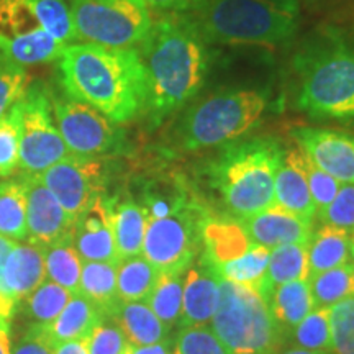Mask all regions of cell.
Listing matches in <instances>:
<instances>
[{"label":"cell","mask_w":354,"mask_h":354,"mask_svg":"<svg viewBox=\"0 0 354 354\" xmlns=\"http://www.w3.org/2000/svg\"><path fill=\"white\" fill-rule=\"evenodd\" d=\"M57 79L66 95L117 125L143 115L145 71L136 48L71 43L57 59Z\"/></svg>","instance_id":"obj_2"},{"label":"cell","mask_w":354,"mask_h":354,"mask_svg":"<svg viewBox=\"0 0 354 354\" xmlns=\"http://www.w3.org/2000/svg\"><path fill=\"white\" fill-rule=\"evenodd\" d=\"M184 279L185 271H161L151 295L146 300L167 330L179 325L183 315Z\"/></svg>","instance_id":"obj_30"},{"label":"cell","mask_w":354,"mask_h":354,"mask_svg":"<svg viewBox=\"0 0 354 354\" xmlns=\"http://www.w3.org/2000/svg\"><path fill=\"white\" fill-rule=\"evenodd\" d=\"M71 297L73 294L64 287L53 281H44L20 304V307L24 308L32 325H50L63 312Z\"/></svg>","instance_id":"obj_33"},{"label":"cell","mask_w":354,"mask_h":354,"mask_svg":"<svg viewBox=\"0 0 354 354\" xmlns=\"http://www.w3.org/2000/svg\"><path fill=\"white\" fill-rule=\"evenodd\" d=\"M172 354H174V351H172Z\"/></svg>","instance_id":"obj_52"},{"label":"cell","mask_w":354,"mask_h":354,"mask_svg":"<svg viewBox=\"0 0 354 354\" xmlns=\"http://www.w3.org/2000/svg\"><path fill=\"white\" fill-rule=\"evenodd\" d=\"M268 105V95L256 88L212 94L180 117L176 127L177 145L184 151H197L240 140L259 125Z\"/></svg>","instance_id":"obj_7"},{"label":"cell","mask_w":354,"mask_h":354,"mask_svg":"<svg viewBox=\"0 0 354 354\" xmlns=\"http://www.w3.org/2000/svg\"><path fill=\"white\" fill-rule=\"evenodd\" d=\"M73 245L82 261L118 264L107 197H100L76 220Z\"/></svg>","instance_id":"obj_19"},{"label":"cell","mask_w":354,"mask_h":354,"mask_svg":"<svg viewBox=\"0 0 354 354\" xmlns=\"http://www.w3.org/2000/svg\"><path fill=\"white\" fill-rule=\"evenodd\" d=\"M304 167H305V176H307L310 194H312L313 203H315V209L318 214V212L326 209V207L333 202V198L336 197V194H338L342 183H338L335 177H331L328 174V172L320 169V167H318L315 162L307 156V154H305L304 158Z\"/></svg>","instance_id":"obj_41"},{"label":"cell","mask_w":354,"mask_h":354,"mask_svg":"<svg viewBox=\"0 0 354 354\" xmlns=\"http://www.w3.org/2000/svg\"><path fill=\"white\" fill-rule=\"evenodd\" d=\"M74 28L84 43L138 48L153 25L141 0H69Z\"/></svg>","instance_id":"obj_9"},{"label":"cell","mask_w":354,"mask_h":354,"mask_svg":"<svg viewBox=\"0 0 354 354\" xmlns=\"http://www.w3.org/2000/svg\"><path fill=\"white\" fill-rule=\"evenodd\" d=\"M159 271L143 254L117 264V290L123 302H146L156 286Z\"/></svg>","instance_id":"obj_28"},{"label":"cell","mask_w":354,"mask_h":354,"mask_svg":"<svg viewBox=\"0 0 354 354\" xmlns=\"http://www.w3.org/2000/svg\"><path fill=\"white\" fill-rule=\"evenodd\" d=\"M294 346L317 353H335L331 343L330 308L313 307L302 322L292 330L289 338Z\"/></svg>","instance_id":"obj_35"},{"label":"cell","mask_w":354,"mask_h":354,"mask_svg":"<svg viewBox=\"0 0 354 354\" xmlns=\"http://www.w3.org/2000/svg\"><path fill=\"white\" fill-rule=\"evenodd\" d=\"M220 304V277L201 256L185 271L183 315L179 326H203L212 322Z\"/></svg>","instance_id":"obj_18"},{"label":"cell","mask_w":354,"mask_h":354,"mask_svg":"<svg viewBox=\"0 0 354 354\" xmlns=\"http://www.w3.org/2000/svg\"><path fill=\"white\" fill-rule=\"evenodd\" d=\"M212 330L232 354H274L286 343L268 304L250 287L220 279Z\"/></svg>","instance_id":"obj_8"},{"label":"cell","mask_w":354,"mask_h":354,"mask_svg":"<svg viewBox=\"0 0 354 354\" xmlns=\"http://www.w3.org/2000/svg\"><path fill=\"white\" fill-rule=\"evenodd\" d=\"M307 248L308 243H292L272 248L263 282L256 292L266 304L279 286L308 277Z\"/></svg>","instance_id":"obj_23"},{"label":"cell","mask_w":354,"mask_h":354,"mask_svg":"<svg viewBox=\"0 0 354 354\" xmlns=\"http://www.w3.org/2000/svg\"><path fill=\"white\" fill-rule=\"evenodd\" d=\"M44 281L43 248L17 243L0 269V317L10 320L20 304Z\"/></svg>","instance_id":"obj_15"},{"label":"cell","mask_w":354,"mask_h":354,"mask_svg":"<svg viewBox=\"0 0 354 354\" xmlns=\"http://www.w3.org/2000/svg\"><path fill=\"white\" fill-rule=\"evenodd\" d=\"M44 266H46V277H50V281L64 287L73 295L81 294L79 282H81L82 259L73 243H63L44 250Z\"/></svg>","instance_id":"obj_34"},{"label":"cell","mask_w":354,"mask_h":354,"mask_svg":"<svg viewBox=\"0 0 354 354\" xmlns=\"http://www.w3.org/2000/svg\"><path fill=\"white\" fill-rule=\"evenodd\" d=\"M331 343L335 354L354 351V297L344 299L330 307Z\"/></svg>","instance_id":"obj_37"},{"label":"cell","mask_w":354,"mask_h":354,"mask_svg":"<svg viewBox=\"0 0 354 354\" xmlns=\"http://www.w3.org/2000/svg\"><path fill=\"white\" fill-rule=\"evenodd\" d=\"M268 307L287 342L292 330L315 307L307 279H299V281L279 286L269 299Z\"/></svg>","instance_id":"obj_24"},{"label":"cell","mask_w":354,"mask_h":354,"mask_svg":"<svg viewBox=\"0 0 354 354\" xmlns=\"http://www.w3.org/2000/svg\"><path fill=\"white\" fill-rule=\"evenodd\" d=\"M10 331H8V322H0V354H10Z\"/></svg>","instance_id":"obj_47"},{"label":"cell","mask_w":354,"mask_h":354,"mask_svg":"<svg viewBox=\"0 0 354 354\" xmlns=\"http://www.w3.org/2000/svg\"><path fill=\"white\" fill-rule=\"evenodd\" d=\"M308 279L349 263V232L348 230L322 225L312 234L307 248Z\"/></svg>","instance_id":"obj_26"},{"label":"cell","mask_w":354,"mask_h":354,"mask_svg":"<svg viewBox=\"0 0 354 354\" xmlns=\"http://www.w3.org/2000/svg\"><path fill=\"white\" fill-rule=\"evenodd\" d=\"M26 194V241L48 248L73 243L76 218L63 209L38 176L20 174Z\"/></svg>","instance_id":"obj_14"},{"label":"cell","mask_w":354,"mask_h":354,"mask_svg":"<svg viewBox=\"0 0 354 354\" xmlns=\"http://www.w3.org/2000/svg\"><path fill=\"white\" fill-rule=\"evenodd\" d=\"M146 7H151L154 10H166L174 13L196 12L201 8L207 0H141Z\"/></svg>","instance_id":"obj_44"},{"label":"cell","mask_w":354,"mask_h":354,"mask_svg":"<svg viewBox=\"0 0 354 354\" xmlns=\"http://www.w3.org/2000/svg\"><path fill=\"white\" fill-rule=\"evenodd\" d=\"M304 158L305 154L299 146L287 149L282 154L281 166L274 180V205L313 220L317 216V209L305 176Z\"/></svg>","instance_id":"obj_20"},{"label":"cell","mask_w":354,"mask_h":354,"mask_svg":"<svg viewBox=\"0 0 354 354\" xmlns=\"http://www.w3.org/2000/svg\"><path fill=\"white\" fill-rule=\"evenodd\" d=\"M55 354H88L87 339H74V342L56 344Z\"/></svg>","instance_id":"obj_46"},{"label":"cell","mask_w":354,"mask_h":354,"mask_svg":"<svg viewBox=\"0 0 354 354\" xmlns=\"http://www.w3.org/2000/svg\"><path fill=\"white\" fill-rule=\"evenodd\" d=\"M240 223L251 243L268 250L292 243H308L313 234V220L290 214L277 205L241 218Z\"/></svg>","instance_id":"obj_17"},{"label":"cell","mask_w":354,"mask_h":354,"mask_svg":"<svg viewBox=\"0 0 354 354\" xmlns=\"http://www.w3.org/2000/svg\"><path fill=\"white\" fill-rule=\"evenodd\" d=\"M313 305L326 307L354 297V264L346 263L308 279Z\"/></svg>","instance_id":"obj_31"},{"label":"cell","mask_w":354,"mask_h":354,"mask_svg":"<svg viewBox=\"0 0 354 354\" xmlns=\"http://www.w3.org/2000/svg\"><path fill=\"white\" fill-rule=\"evenodd\" d=\"M107 203L118 258L122 261L141 254L146 230V214L141 203L118 197H107Z\"/></svg>","instance_id":"obj_21"},{"label":"cell","mask_w":354,"mask_h":354,"mask_svg":"<svg viewBox=\"0 0 354 354\" xmlns=\"http://www.w3.org/2000/svg\"><path fill=\"white\" fill-rule=\"evenodd\" d=\"M50 95L57 130L74 156L100 158L122 151L123 133L117 123L64 92L50 88Z\"/></svg>","instance_id":"obj_11"},{"label":"cell","mask_w":354,"mask_h":354,"mask_svg":"<svg viewBox=\"0 0 354 354\" xmlns=\"http://www.w3.org/2000/svg\"><path fill=\"white\" fill-rule=\"evenodd\" d=\"M295 143L315 165L342 184L354 185V135L326 128L299 127Z\"/></svg>","instance_id":"obj_16"},{"label":"cell","mask_w":354,"mask_h":354,"mask_svg":"<svg viewBox=\"0 0 354 354\" xmlns=\"http://www.w3.org/2000/svg\"><path fill=\"white\" fill-rule=\"evenodd\" d=\"M274 354H335V353H317V351H308V349H304V348H297V346H290V348H286V349H279Z\"/></svg>","instance_id":"obj_48"},{"label":"cell","mask_w":354,"mask_h":354,"mask_svg":"<svg viewBox=\"0 0 354 354\" xmlns=\"http://www.w3.org/2000/svg\"><path fill=\"white\" fill-rule=\"evenodd\" d=\"M349 354H354V351H353V353H349Z\"/></svg>","instance_id":"obj_51"},{"label":"cell","mask_w":354,"mask_h":354,"mask_svg":"<svg viewBox=\"0 0 354 354\" xmlns=\"http://www.w3.org/2000/svg\"><path fill=\"white\" fill-rule=\"evenodd\" d=\"M3 320H6V318H2V317H0V322H3ZM8 322V320H7Z\"/></svg>","instance_id":"obj_50"},{"label":"cell","mask_w":354,"mask_h":354,"mask_svg":"<svg viewBox=\"0 0 354 354\" xmlns=\"http://www.w3.org/2000/svg\"><path fill=\"white\" fill-rule=\"evenodd\" d=\"M297 105L312 118L354 120V48L338 33L312 38L297 53Z\"/></svg>","instance_id":"obj_4"},{"label":"cell","mask_w":354,"mask_h":354,"mask_svg":"<svg viewBox=\"0 0 354 354\" xmlns=\"http://www.w3.org/2000/svg\"><path fill=\"white\" fill-rule=\"evenodd\" d=\"M10 354H55V344L44 325H30L13 344Z\"/></svg>","instance_id":"obj_43"},{"label":"cell","mask_w":354,"mask_h":354,"mask_svg":"<svg viewBox=\"0 0 354 354\" xmlns=\"http://www.w3.org/2000/svg\"><path fill=\"white\" fill-rule=\"evenodd\" d=\"M323 225H333V227L348 230L354 228V185L342 184L338 194L326 209L317 214Z\"/></svg>","instance_id":"obj_42"},{"label":"cell","mask_w":354,"mask_h":354,"mask_svg":"<svg viewBox=\"0 0 354 354\" xmlns=\"http://www.w3.org/2000/svg\"><path fill=\"white\" fill-rule=\"evenodd\" d=\"M123 354H172L171 342L169 339H162V342L148 344V346H133V344H127L125 353Z\"/></svg>","instance_id":"obj_45"},{"label":"cell","mask_w":354,"mask_h":354,"mask_svg":"<svg viewBox=\"0 0 354 354\" xmlns=\"http://www.w3.org/2000/svg\"><path fill=\"white\" fill-rule=\"evenodd\" d=\"M21 136V99L0 117V179L19 169Z\"/></svg>","instance_id":"obj_36"},{"label":"cell","mask_w":354,"mask_h":354,"mask_svg":"<svg viewBox=\"0 0 354 354\" xmlns=\"http://www.w3.org/2000/svg\"><path fill=\"white\" fill-rule=\"evenodd\" d=\"M104 318L105 313L94 302L77 294L71 297L63 312L44 328L56 346L74 339H87Z\"/></svg>","instance_id":"obj_22"},{"label":"cell","mask_w":354,"mask_h":354,"mask_svg":"<svg viewBox=\"0 0 354 354\" xmlns=\"http://www.w3.org/2000/svg\"><path fill=\"white\" fill-rule=\"evenodd\" d=\"M192 20L207 43L276 48L299 28L295 0H207Z\"/></svg>","instance_id":"obj_5"},{"label":"cell","mask_w":354,"mask_h":354,"mask_svg":"<svg viewBox=\"0 0 354 354\" xmlns=\"http://www.w3.org/2000/svg\"><path fill=\"white\" fill-rule=\"evenodd\" d=\"M276 138L234 140L221 146L207 166L210 187L234 218L256 215L274 205V180L282 161Z\"/></svg>","instance_id":"obj_3"},{"label":"cell","mask_w":354,"mask_h":354,"mask_svg":"<svg viewBox=\"0 0 354 354\" xmlns=\"http://www.w3.org/2000/svg\"><path fill=\"white\" fill-rule=\"evenodd\" d=\"M79 292L94 302L105 313V317L112 315L120 302L117 290V264L82 261Z\"/></svg>","instance_id":"obj_27"},{"label":"cell","mask_w":354,"mask_h":354,"mask_svg":"<svg viewBox=\"0 0 354 354\" xmlns=\"http://www.w3.org/2000/svg\"><path fill=\"white\" fill-rule=\"evenodd\" d=\"M174 354H232L214 330L203 326H184L174 342Z\"/></svg>","instance_id":"obj_38"},{"label":"cell","mask_w":354,"mask_h":354,"mask_svg":"<svg viewBox=\"0 0 354 354\" xmlns=\"http://www.w3.org/2000/svg\"><path fill=\"white\" fill-rule=\"evenodd\" d=\"M110 317L118 323L128 344L133 346H148L162 342L169 331L146 302L120 300Z\"/></svg>","instance_id":"obj_25"},{"label":"cell","mask_w":354,"mask_h":354,"mask_svg":"<svg viewBox=\"0 0 354 354\" xmlns=\"http://www.w3.org/2000/svg\"><path fill=\"white\" fill-rule=\"evenodd\" d=\"M39 25L66 44L77 41L69 0H21Z\"/></svg>","instance_id":"obj_32"},{"label":"cell","mask_w":354,"mask_h":354,"mask_svg":"<svg viewBox=\"0 0 354 354\" xmlns=\"http://www.w3.org/2000/svg\"><path fill=\"white\" fill-rule=\"evenodd\" d=\"M141 207L146 230L141 254L161 271H187L198 256L203 221L209 212L185 190L148 189Z\"/></svg>","instance_id":"obj_6"},{"label":"cell","mask_w":354,"mask_h":354,"mask_svg":"<svg viewBox=\"0 0 354 354\" xmlns=\"http://www.w3.org/2000/svg\"><path fill=\"white\" fill-rule=\"evenodd\" d=\"M66 46L38 24L21 0H0V57L26 68L55 63Z\"/></svg>","instance_id":"obj_12"},{"label":"cell","mask_w":354,"mask_h":354,"mask_svg":"<svg viewBox=\"0 0 354 354\" xmlns=\"http://www.w3.org/2000/svg\"><path fill=\"white\" fill-rule=\"evenodd\" d=\"M63 209L77 220L97 198L105 197L107 172L99 158L71 156L38 174Z\"/></svg>","instance_id":"obj_13"},{"label":"cell","mask_w":354,"mask_h":354,"mask_svg":"<svg viewBox=\"0 0 354 354\" xmlns=\"http://www.w3.org/2000/svg\"><path fill=\"white\" fill-rule=\"evenodd\" d=\"M349 259L354 264V228L349 232Z\"/></svg>","instance_id":"obj_49"},{"label":"cell","mask_w":354,"mask_h":354,"mask_svg":"<svg viewBox=\"0 0 354 354\" xmlns=\"http://www.w3.org/2000/svg\"><path fill=\"white\" fill-rule=\"evenodd\" d=\"M145 71L143 115L153 125L184 109L207 81L210 53L192 17L153 21L138 48Z\"/></svg>","instance_id":"obj_1"},{"label":"cell","mask_w":354,"mask_h":354,"mask_svg":"<svg viewBox=\"0 0 354 354\" xmlns=\"http://www.w3.org/2000/svg\"><path fill=\"white\" fill-rule=\"evenodd\" d=\"M28 81L30 76L25 66L0 57V117L24 97Z\"/></svg>","instance_id":"obj_39"},{"label":"cell","mask_w":354,"mask_h":354,"mask_svg":"<svg viewBox=\"0 0 354 354\" xmlns=\"http://www.w3.org/2000/svg\"><path fill=\"white\" fill-rule=\"evenodd\" d=\"M74 156L57 130L50 88L43 82H33L21 97V174L38 176L48 167Z\"/></svg>","instance_id":"obj_10"},{"label":"cell","mask_w":354,"mask_h":354,"mask_svg":"<svg viewBox=\"0 0 354 354\" xmlns=\"http://www.w3.org/2000/svg\"><path fill=\"white\" fill-rule=\"evenodd\" d=\"M269 254H271V250L253 243L243 254L227 261V263L216 264L214 268L210 266V268L220 279L246 286L253 292H258L266 269H268Z\"/></svg>","instance_id":"obj_29"},{"label":"cell","mask_w":354,"mask_h":354,"mask_svg":"<svg viewBox=\"0 0 354 354\" xmlns=\"http://www.w3.org/2000/svg\"><path fill=\"white\" fill-rule=\"evenodd\" d=\"M127 338L112 317H105L87 338L88 354H123Z\"/></svg>","instance_id":"obj_40"}]
</instances>
